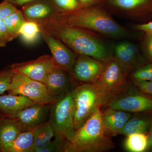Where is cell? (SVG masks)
Here are the masks:
<instances>
[{"label": "cell", "mask_w": 152, "mask_h": 152, "mask_svg": "<svg viewBox=\"0 0 152 152\" xmlns=\"http://www.w3.org/2000/svg\"><path fill=\"white\" fill-rule=\"evenodd\" d=\"M53 137V130L49 121L38 126L34 129L31 152H37L39 150L47 146L52 141Z\"/></svg>", "instance_id": "cell-20"}, {"label": "cell", "mask_w": 152, "mask_h": 152, "mask_svg": "<svg viewBox=\"0 0 152 152\" xmlns=\"http://www.w3.org/2000/svg\"><path fill=\"white\" fill-rule=\"evenodd\" d=\"M34 129L21 132L13 141L0 146L2 152H31Z\"/></svg>", "instance_id": "cell-18"}, {"label": "cell", "mask_w": 152, "mask_h": 152, "mask_svg": "<svg viewBox=\"0 0 152 152\" xmlns=\"http://www.w3.org/2000/svg\"><path fill=\"white\" fill-rule=\"evenodd\" d=\"M13 75L10 69L0 72V95L10 89Z\"/></svg>", "instance_id": "cell-28"}, {"label": "cell", "mask_w": 152, "mask_h": 152, "mask_svg": "<svg viewBox=\"0 0 152 152\" xmlns=\"http://www.w3.org/2000/svg\"><path fill=\"white\" fill-rule=\"evenodd\" d=\"M2 118V114L0 112V119L1 118Z\"/></svg>", "instance_id": "cell-39"}, {"label": "cell", "mask_w": 152, "mask_h": 152, "mask_svg": "<svg viewBox=\"0 0 152 152\" xmlns=\"http://www.w3.org/2000/svg\"><path fill=\"white\" fill-rule=\"evenodd\" d=\"M124 45L125 48L130 55L134 58L137 60L138 56V50L135 45L129 42H124Z\"/></svg>", "instance_id": "cell-33"}, {"label": "cell", "mask_w": 152, "mask_h": 152, "mask_svg": "<svg viewBox=\"0 0 152 152\" xmlns=\"http://www.w3.org/2000/svg\"><path fill=\"white\" fill-rule=\"evenodd\" d=\"M63 145L54 140L52 141L47 146L39 150L37 152H63Z\"/></svg>", "instance_id": "cell-31"}, {"label": "cell", "mask_w": 152, "mask_h": 152, "mask_svg": "<svg viewBox=\"0 0 152 152\" xmlns=\"http://www.w3.org/2000/svg\"><path fill=\"white\" fill-rule=\"evenodd\" d=\"M41 34L40 26L35 22L26 21L22 25L20 34L26 43L31 44L37 42Z\"/></svg>", "instance_id": "cell-24"}, {"label": "cell", "mask_w": 152, "mask_h": 152, "mask_svg": "<svg viewBox=\"0 0 152 152\" xmlns=\"http://www.w3.org/2000/svg\"><path fill=\"white\" fill-rule=\"evenodd\" d=\"M35 0H3V1L10 3L15 6H23Z\"/></svg>", "instance_id": "cell-37"}, {"label": "cell", "mask_w": 152, "mask_h": 152, "mask_svg": "<svg viewBox=\"0 0 152 152\" xmlns=\"http://www.w3.org/2000/svg\"><path fill=\"white\" fill-rule=\"evenodd\" d=\"M18 10L15 6L10 3L3 1L0 4V20H3L6 17Z\"/></svg>", "instance_id": "cell-29"}, {"label": "cell", "mask_w": 152, "mask_h": 152, "mask_svg": "<svg viewBox=\"0 0 152 152\" xmlns=\"http://www.w3.org/2000/svg\"><path fill=\"white\" fill-rule=\"evenodd\" d=\"M146 47L148 56L152 61V34H148L146 42Z\"/></svg>", "instance_id": "cell-34"}, {"label": "cell", "mask_w": 152, "mask_h": 152, "mask_svg": "<svg viewBox=\"0 0 152 152\" xmlns=\"http://www.w3.org/2000/svg\"><path fill=\"white\" fill-rule=\"evenodd\" d=\"M132 77L134 82L152 81V64L139 68L133 73Z\"/></svg>", "instance_id": "cell-27"}, {"label": "cell", "mask_w": 152, "mask_h": 152, "mask_svg": "<svg viewBox=\"0 0 152 152\" xmlns=\"http://www.w3.org/2000/svg\"><path fill=\"white\" fill-rule=\"evenodd\" d=\"M41 31L59 40L76 53L88 56L102 61L108 58L104 45L83 29L59 20L41 25Z\"/></svg>", "instance_id": "cell-1"}, {"label": "cell", "mask_w": 152, "mask_h": 152, "mask_svg": "<svg viewBox=\"0 0 152 152\" xmlns=\"http://www.w3.org/2000/svg\"><path fill=\"white\" fill-rule=\"evenodd\" d=\"M22 7L26 20L35 22L39 26L56 20L63 12L52 0H35Z\"/></svg>", "instance_id": "cell-10"}, {"label": "cell", "mask_w": 152, "mask_h": 152, "mask_svg": "<svg viewBox=\"0 0 152 152\" xmlns=\"http://www.w3.org/2000/svg\"><path fill=\"white\" fill-rule=\"evenodd\" d=\"M50 105L35 104L9 118L16 121L21 132L33 130L48 121Z\"/></svg>", "instance_id": "cell-11"}, {"label": "cell", "mask_w": 152, "mask_h": 152, "mask_svg": "<svg viewBox=\"0 0 152 152\" xmlns=\"http://www.w3.org/2000/svg\"><path fill=\"white\" fill-rule=\"evenodd\" d=\"M136 28L148 34H152V21L147 23L137 25Z\"/></svg>", "instance_id": "cell-35"}, {"label": "cell", "mask_w": 152, "mask_h": 152, "mask_svg": "<svg viewBox=\"0 0 152 152\" xmlns=\"http://www.w3.org/2000/svg\"><path fill=\"white\" fill-rule=\"evenodd\" d=\"M35 104L31 99L22 95H0V112L6 117L12 116Z\"/></svg>", "instance_id": "cell-16"}, {"label": "cell", "mask_w": 152, "mask_h": 152, "mask_svg": "<svg viewBox=\"0 0 152 152\" xmlns=\"http://www.w3.org/2000/svg\"><path fill=\"white\" fill-rule=\"evenodd\" d=\"M127 136L124 147L128 151L142 152L147 151L148 140L146 134L136 133Z\"/></svg>", "instance_id": "cell-23"}, {"label": "cell", "mask_w": 152, "mask_h": 152, "mask_svg": "<svg viewBox=\"0 0 152 152\" xmlns=\"http://www.w3.org/2000/svg\"><path fill=\"white\" fill-rule=\"evenodd\" d=\"M82 7L100 4L101 0H79Z\"/></svg>", "instance_id": "cell-36"}, {"label": "cell", "mask_w": 152, "mask_h": 152, "mask_svg": "<svg viewBox=\"0 0 152 152\" xmlns=\"http://www.w3.org/2000/svg\"><path fill=\"white\" fill-rule=\"evenodd\" d=\"M10 42L5 25L3 20H0V48L5 47Z\"/></svg>", "instance_id": "cell-30"}, {"label": "cell", "mask_w": 152, "mask_h": 152, "mask_svg": "<svg viewBox=\"0 0 152 152\" xmlns=\"http://www.w3.org/2000/svg\"><path fill=\"white\" fill-rule=\"evenodd\" d=\"M100 5L129 13L152 9V0H101Z\"/></svg>", "instance_id": "cell-17"}, {"label": "cell", "mask_w": 152, "mask_h": 152, "mask_svg": "<svg viewBox=\"0 0 152 152\" xmlns=\"http://www.w3.org/2000/svg\"><path fill=\"white\" fill-rule=\"evenodd\" d=\"M68 72L55 67L46 77L43 83L50 95L55 101L69 92L71 81Z\"/></svg>", "instance_id": "cell-14"}, {"label": "cell", "mask_w": 152, "mask_h": 152, "mask_svg": "<svg viewBox=\"0 0 152 152\" xmlns=\"http://www.w3.org/2000/svg\"><path fill=\"white\" fill-rule=\"evenodd\" d=\"M44 41L48 46L55 67L64 70L69 73L72 72L77 59L75 53L59 40L41 31Z\"/></svg>", "instance_id": "cell-12"}, {"label": "cell", "mask_w": 152, "mask_h": 152, "mask_svg": "<svg viewBox=\"0 0 152 152\" xmlns=\"http://www.w3.org/2000/svg\"><path fill=\"white\" fill-rule=\"evenodd\" d=\"M148 143L147 151H152V122L148 135Z\"/></svg>", "instance_id": "cell-38"}, {"label": "cell", "mask_w": 152, "mask_h": 152, "mask_svg": "<svg viewBox=\"0 0 152 152\" xmlns=\"http://www.w3.org/2000/svg\"><path fill=\"white\" fill-rule=\"evenodd\" d=\"M57 8L64 13H69L82 8L79 0H52Z\"/></svg>", "instance_id": "cell-26"}, {"label": "cell", "mask_w": 152, "mask_h": 152, "mask_svg": "<svg viewBox=\"0 0 152 152\" xmlns=\"http://www.w3.org/2000/svg\"><path fill=\"white\" fill-rule=\"evenodd\" d=\"M6 117L0 119V146L13 141L21 133L16 121Z\"/></svg>", "instance_id": "cell-21"}, {"label": "cell", "mask_w": 152, "mask_h": 152, "mask_svg": "<svg viewBox=\"0 0 152 152\" xmlns=\"http://www.w3.org/2000/svg\"><path fill=\"white\" fill-rule=\"evenodd\" d=\"M134 83L142 92L152 96V81H137Z\"/></svg>", "instance_id": "cell-32"}, {"label": "cell", "mask_w": 152, "mask_h": 152, "mask_svg": "<svg viewBox=\"0 0 152 152\" xmlns=\"http://www.w3.org/2000/svg\"><path fill=\"white\" fill-rule=\"evenodd\" d=\"M105 66L102 61L80 55L76 60L72 72L75 77L79 80L94 83L100 77Z\"/></svg>", "instance_id": "cell-13"}, {"label": "cell", "mask_w": 152, "mask_h": 152, "mask_svg": "<svg viewBox=\"0 0 152 152\" xmlns=\"http://www.w3.org/2000/svg\"><path fill=\"white\" fill-rule=\"evenodd\" d=\"M75 106L74 125L78 130L107 100L94 83H86L72 91Z\"/></svg>", "instance_id": "cell-5"}, {"label": "cell", "mask_w": 152, "mask_h": 152, "mask_svg": "<svg viewBox=\"0 0 152 152\" xmlns=\"http://www.w3.org/2000/svg\"><path fill=\"white\" fill-rule=\"evenodd\" d=\"M94 83L107 101L115 93L125 86V74L116 60H111L106 65L102 75Z\"/></svg>", "instance_id": "cell-7"}, {"label": "cell", "mask_w": 152, "mask_h": 152, "mask_svg": "<svg viewBox=\"0 0 152 152\" xmlns=\"http://www.w3.org/2000/svg\"><path fill=\"white\" fill-rule=\"evenodd\" d=\"M118 62L122 68L125 75L135 65L137 60L129 54L125 48L124 43H120L115 48Z\"/></svg>", "instance_id": "cell-25"}, {"label": "cell", "mask_w": 152, "mask_h": 152, "mask_svg": "<svg viewBox=\"0 0 152 152\" xmlns=\"http://www.w3.org/2000/svg\"><path fill=\"white\" fill-rule=\"evenodd\" d=\"M131 117L132 114L128 112L109 107L102 112L103 124L112 136L119 134Z\"/></svg>", "instance_id": "cell-15"}, {"label": "cell", "mask_w": 152, "mask_h": 152, "mask_svg": "<svg viewBox=\"0 0 152 152\" xmlns=\"http://www.w3.org/2000/svg\"><path fill=\"white\" fill-rule=\"evenodd\" d=\"M56 20L111 37H122L127 34L126 30L108 15L100 4L82 7L70 12H63Z\"/></svg>", "instance_id": "cell-3"}, {"label": "cell", "mask_w": 152, "mask_h": 152, "mask_svg": "<svg viewBox=\"0 0 152 152\" xmlns=\"http://www.w3.org/2000/svg\"><path fill=\"white\" fill-rule=\"evenodd\" d=\"M7 28L10 41L18 37L22 25L26 21L21 10H18L3 20Z\"/></svg>", "instance_id": "cell-22"}, {"label": "cell", "mask_w": 152, "mask_h": 152, "mask_svg": "<svg viewBox=\"0 0 152 152\" xmlns=\"http://www.w3.org/2000/svg\"><path fill=\"white\" fill-rule=\"evenodd\" d=\"M55 67L51 56L45 55L32 61L14 64L10 70L14 74L23 75L43 83L47 75Z\"/></svg>", "instance_id": "cell-9"}, {"label": "cell", "mask_w": 152, "mask_h": 152, "mask_svg": "<svg viewBox=\"0 0 152 152\" xmlns=\"http://www.w3.org/2000/svg\"><path fill=\"white\" fill-rule=\"evenodd\" d=\"M109 107L128 113L152 112V96L134 92L113 98L107 102Z\"/></svg>", "instance_id": "cell-8"}, {"label": "cell", "mask_w": 152, "mask_h": 152, "mask_svg": "<svg viewBox=\"0 0 152 152\" xmlns=\"http://www.w3.org/2000/svg\"><path fill=\"white\" fill-rule=\"evenodd\" d=\"M74 114L72 91L50 105L48 121L53 128L55 140L63 145L65 142L72 140L77 132Z\"/></svg>", "instance_id": "cell-4"}, {"label": "cell", "mask_w": 152, "mask_h": 152, "mask_svg": "<svg viewBox=\"0 0 152 152\" xmlns=\"http://www.w3.org/2000/svg\"><path fill=\"white\" fill-rule=\"evenodd\" d=\"M8 91L10 94L25 96L36 103L51 104L56 102L51 96L45 84L20 74H14Z\"/></svg>", "instance_id": "cell-6"}, {"label": "cell", "mask_w": 152, "mask_h": 152, "mask_svg": "<svg viewBox=\"0 0 152 152\" xmlns=\"http://www.w3.org/2000/svg\"><path fill=\"white\" fill-rule=\"evenodd\" d=\"M152 122V118L147 115L131 117L119 134L126 136L136 133L146 134L149 130Z\"/></svg>", "instance_id": "cell-19"}, {"label": "cell", "mask_w": 152, "mask_h": 152, "mask_svg": "<svg viewBox=\"0 0 152 152\" xmlns=\"http://www.w3.org/2000/svg\"><path fill=\"white\" fill-rule=\"evenodd\" d=\"M112 137L103 124L99 108L77 131L72 140L64 142L63 152L107 151L114 147Z\"/></svg>", "instance_id": "cell-2"}]
</instances>
